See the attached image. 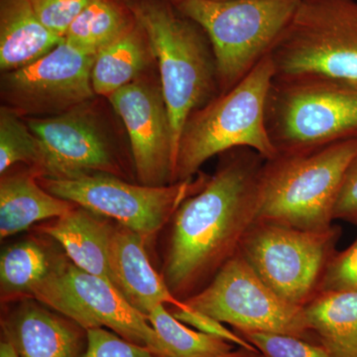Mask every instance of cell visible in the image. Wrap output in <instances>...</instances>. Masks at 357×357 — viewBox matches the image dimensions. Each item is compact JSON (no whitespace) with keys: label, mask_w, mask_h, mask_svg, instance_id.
Returning <instances> with one entry per match:
<instances>
[{"label":"cell","mask_w":357,"mask_h":357,"mask_svg":"<svg viewBox=\"0 0 357 357\" xmlns=\"http://www.w3.org/2000/svg\"><path fill=\"white\" fill-rule=\"evenodd\" d=\"M264 162L249 148L222 153L215 172L176 211L162 276L178 300L206 287L238 252L257 220Z\"/></svg>","instance_id":"obj_1"},{"label":"cell","mask_w":357,"mask_h":357,"mask_svg":"<svg viewBox=\"0 0 357 357\" xmlns=\"http://www.w3.org/2000/svg\"><path fill=\"white\" fill-rule=\"evenodd\" d=\"M128 1L151 42L177 157L188 119L220 95L213 47L203 28L168 0Z\"/></svg>","instance_id":"obj_2"},{"label":"cell","mask_w":357,"mask_h":357,"mask_svg":"<svg viewBox=\"0 0 357 357\" xmlns=\"http://www.w3.org/2000/svg\"><path fill=\"white\" fill-rule=\"evenodd\" d=\"M356 156L357 138H354L265 160L256 222L304 230L331 229L342 181Z\"/></svg>","instance_id":"obj_3"},{"label":"cell","mask_w":357,"mask_h":357,"mask_svg":"<svg viewBox=\"0 0 357 357\" xmlns=\"http://www.w3.org/2000/svg\"><path fill=\"white\" fill-rule=\"evenodd\" d=\"M274 76L269 55L236 86L188 119L178 141L174 182L195 177L208 160L236 148L255 150L265 160L278 155L265 121L268 91Z\"/></svg>","instance_id":"obj_4"},{"label":"cell","mask_w":357,"mask_h":357,"mask_svg":"<svg viewBox=\"0 0 357 357\" xmlns=\"http://www.w3.org/2000/svg\"><path fill=\"white\" fill-rule=\"evenodd\" d=\"M265 121L280 155L357 138V86L316 77H274Z\"/></svg>","instance_id":"obj_5"},{"label":"cell","mask_w":357,"mask_h":357,"mask_svg":"<svg viewBox=\"0 0 357 357\" xmlns=\"http://www.w3.org/2000/svg\"><path fill=\"white\" fill-rule=\"evenodd\" d=\"M301 0H183L174 4L210 39L218 91L227 93L271 54Z\"/></svg>","instance_id":"obj_6"},{"label":"cell","mask_w":357,"mask_h":357,"mask_svg":"<svg viewBox=\"0 0 357 357\" xmlns=\"http://www.w3.org/2000/svg\"><path fill=\"white\" fill-rule=\"evenodd\" d=\"M270 57L274 77H324L357 86L356 0H301Z\"/></svg>","instance_id":"obj_7"},{"label":"cell","mask_w":357,"mask_h":357,"mask_svg":"<svg viewBox=\"0 0 357 357\" xmlns=\"http://www.w3.org/2000/svg\"><path fill=\"white\" fill-rule=\"evenodd\" d=\"M46 150L39 178H72L100 173L126 178V128L107 98L96 96L64 114L25 119Z\"/></svg>","instance_id":"obj_8"},{"label":"cell","mask_w":357,"mask_h":357,"mask_svg":"<svg viewBox=\"0 0 357 357\" xmlns=\"http://www.w3.org/2000/svg\"><path fill=\"white\" fill-rule=\"evenodd\" d=\"M340 234L335 225L326 230H304L256 222L243 237L238 252L274 292L305 307L318 294Z\"/></svg>","instance_id":"obj_9"},{"label":"cell","mask_w":357,"mask_h":357,"mask_svg":"<svg viewBox=\"0 0 357 357\" xmlns=\"http://www.w3.org/2000/svg\"><path fill=\"white\" fill-rule=\"evenodd\" d=\"M208 178L199 174L161 187L133 184L126 178L100 173L38 181L54 196L114 220L148 241L172 220L178 206L201 190Z\"/></svg>","instance_id":"obj_10"},{"label":"cell","mask_w":357,"mask_h":357,"mask_svg":"<svg viewBox=\"0 0 357 357\" xmlns=\"http://www.w3.org/2000/svg\"><path fill=\"white\" fill-rule=\"evenodd\" d=\"M184 302L241 333H278L305 340L312 333L305 307L274 292L239 252L218 270L206 287Z\"/></svg>","instance_id":"obj_11"},{"label":"cell","mask_w":357,"mask_h":357,"mask_svg":"<svg viewBox=\"0 0 357 357\" xmlns=\"http://www.w3.org/2000/svg\"><path fill=\"white\" fill-rule=\"evenodd\" d=\"M32 299L67 317L84 330L109 328L133 344L164 357L158 335L146 316L126 299L112 282L79 269L59 256L49 276Z\"/></svg>","instance_id":"obj_12"},{"label":"cell","mask_w":357,"mask_h":357,"mask_svg":"<svg viewBox=\"0 0 357 357\" xmlns=\"http://www.w3.org/2000/svg\"><path fill=\"white\" fill-rule=\"evenodd\" d=\"M96 57L64 40L31 64L2 73L1 105L24 119L64 114L96 98L91 84Z\"/></svg>","instance_id":"obj_13"},{"label":"cell","mask_w":357,"mask_h":357,"mask_svg":"<svg viewBox=\"0 0 357 357\" xmlns=\"http://www.w3.org/2000/svg\"><path fill=\"white\" fill-rule=\"evenodd\" d=\"M107 98L128 134L138 183L152 187L174 184L176 149L157 68Z\"/></svg>","instance_id":"obj_14"},{"label":"cell","mask_w":357,"mask_h":357,"mask_svg":"<svg viewBox=\"0 0 357 357\" xmlns=\"http://www.w3.org/2000/svg\"><path fill=\"white\" fill-rule=\"evenodd\" d=\"M1 326L20 357H81L86 351V330L32 298L20 300Z\"/></svg>","instance_id":"obj_15"},{"label":"cell","mask_w":357,"mask_h":357,"mask_svg":"<svg viewBox=\"0 0 357 357\" xmlns=\"http://www.w3.org/2000/svg\"><path fill=\"white\" fill-rule=\"evenodd\" d=\"M147 241L137 232L114 225L109 244V265L115 287L137 311L146 316L158 305L185 307L173 295L165 279L152 267Z\"/></svg>","instance_id":"obj_16"},{"label":"cell","mask_w":357,"mask_h":357,"mask_svg":"<svg viewBox=\"0 0 357 357\" xmlns=\"http://www.w3.org/2000/svg\"><path fill=\"white\" fill-rule=\"evenodd\" d=\"M109 220L76 206L62 217L40 225L38 230L57 241L64 249L66 257L79 269L114 284L109 244L114 225Z\"/></svg>","instance_id":"obj_17"},{"label":"cell","mask_w":357,"mask_h":357,"mask_svg":"<svg viewBox=\"0 0 357 357\" xmlns=\"http://www.w3.org/2000/svg\"><path fill=\"white\" fill-rule=\"evenodd\" d=\"M2 174L0 180V237L20 234L35 223L62 217L76 204L54 196L40 185L30 167Z\"/></svg>","instance_id":"obj_18"},{"label":"cell","mask_w":357,"mask_h":357,"mask_svg":"<svg viewBox=\"0 0 357 357\" xmlns=\"http://www.w3.org/2000/svg\"><path fill=\"white\" fill-rule=\"evenodd\" d=\"M40 20L30 0H0V70L20 69L64 41Z\"/></svg>","instance_id":"obj_19"},{"label":"cell","mask_w":357,"mask_h":357,"mask_svg":"<svg viewBox=\"0 0 357 357\" xmlns=\"http://www.w3.org/2000/svg\"><path fill=\"white\" fill-rule=\"evenodd\" d=\"M157 68L151 42L139 22L96 55L91 84L96 96L109 98Z\"/></svg>","instance_id":"obj_20"},{"label":"cell","mask_w":357,"mask_h":357,"mask_svg":"<svg viewBox=\"0 0 357 357\" xmlns=\"http://www.w3.org/2000/svg\"><path fill=\"white\" fill-rule=\"evenodd\" d=\"M312 333L332 357H357V293H319L305 306Z\"/></svg>","instance_id":"obj_21"},{"label":"cell","mask_w":357,"mask_h":357,"mask_svg":"<svg viewBox=\"0 0 357 357\" xmlns=\"http://www.w3.org/2000/svg\"><path fill=\"white\" fill-rule=\"evenodd\" d=\"M59 256L43 241L29 238L14 243L0 256V291L2 303L32 298L51 273Z\"/></svg>","instance_id":"obj_22"},{"label":"cell","mask_w":357,"mask_h":357,"mask_svg":"<svg viewBox=\"0 0 357 357\" xmlns=\"http://www.w3.org/2000/svg\"><path fill=\"white\" fill-rule=\"evenodd\" d=\"M137 23L128 0H93L65 34L67 43L98 55Z\"/></svg>","instance_id":"obj_23"},{"label":"cell","mask_w":357,"mask_h":357,"mask_svg":"<svg viewBox=\"0 0 357 357\" xmlns=\"http://www.w3.org/2000/svg\"><path fill=\"white\" fill-rule=\"evenodd\" d=\"M147 319L158 335L164 357H218L234 351V345L192 330L158 305Z\"/></svg>","instance_id":"obj_24"},{"label":"cell","mask_w":357,"mask_h":357,"mask_svg":"<svg viewBox=\"0 0 357 357\" xmlns=\"http://www.w3.org/2000/svg\"><path fill=\"white\" fill-rule=\"evenodd\" d=\"M46 150L28 126L24 117L1 105L0 107V174L22 164L41 177Z\"/></svg>","instance_id":"obj_25"},{"label":"cell","mask_w":357,"mask_h":357,"mask_svg":"<svg viewBox=\"0 0 357 357\" xmlns=\"http://www.w3.org/2000/svg\"><path fill=\"white\" fill-rule=\"evenodd\" d=\"M251 342L261 357H332L323 345L314 344L305 338L278 333H241Z\"/></svg>","instance_id":"obj_26"},{"label":"cell","mask_w":357,"mask_h":357,"mask_svg":"<svg viewBox=\"0 0 357 357\" xmlns=\"http://www.w3.org/2000/svg\"><path fill=\"white\" fill-rule=\"evenodd\" d=\"M86 351L81 357H160L148 347L128 342L105 328L86 331Z\"/></svg>","instance_id":"obj_27"},{"label":"cell","mask_w":357,"mask_h":357,"mask_svg":"<svg viewBox=\"0 0 357 357\" xmlns=\"http://www.w3.org/2000/svg\"><path fill=\"white\" fill-rule=\"evenodd\" d=\"M325 292L357 293V238L326 265L318 294Z\"/></svg>","instance_id":"obj_28"},{"label":"cell","mask_w":357,"mask_h":357,"mask_svg":"<svg viewBox=\"0 0 357 357\" xmlns=\"http://www.w3.org/2000/svg\"><path fill=\"white\" fill-rule=\"evenodd\" d=\"M171 312L178 321H182L185 325L192 326L199 333L225 340V342L234 344V347L259 354L255 345L249 342L243 335H237L236 333L232 332L227 326H225L222 321L211 318L204 312L196 311L188 306L187 304L183 307H174V311Z\"/></svg>","instance_id":"obj_29"},{"label":"cell","mask_w":357,"mask_h":357,"mask_svg":"<svg viewBox=\"0 0 357 357\" xmlns=\"http://www.w3.org/2000/svg\"><path fill=\"white\" fill-rule=\"evenodd\" d=\"M93 0H30L40 20L52 31L65 37L70 23Z\"/></svg>","instance_id":"obj_30"},{"label":"cell","mask_w":357,"mask_h":357,"mask_svg":"<svg viewBox=\"0 0 357 357\" xmlns=\"http://www.w3.org/2000/svg\"><path fill=\"white\" fill-rule=\"evenodd\" d=\"M333 217L357 225V156L345 173Z\"/></svg>","instance_id":"obj_31"},{"label":"cell","mask_w":357,"mask_h":357,"mask_svg":"<svg viewBox=\"0 0 357 357\" xmlns=\"http://www.w3.org/2000/svg\"><path fill=\"white\" fill-rule=\"evenodd\" d=\"M260 354H257V352H253L250 351H248V349H238L236 351H231L227 352V354H223V356H218V357H260Z\"/></svg>","instance_id":"obj_32"},{"label":"cell","mask_w":357,"mask_h":357,"mask_svg":"<svg viewBox=\"0 0 357 357\" xmlns=\"http://www.w3.org/2000/svg\"><path fill=\"white\" fill-rule=\"evenodd\" d=\"M0 357H20L10 342L2 340L0 344Z\"/></svg>","instance_id":"obj_33"},{"label":"cell","mask_w":357,"mask_h":357,"mask_svg":"<svg viewBox=\"0 0 357 357\" xmlns=\"http://www.w3.org/2000/svg\"><path fill=\"white\" fill-rule=\"evenodd\" d=\"M168 1H170L171 3L173 4H177L178 2L183 1V0H168Z\"/></svg>","instance_id":"obj_34"},{"label":"cell","mask_w":357,"mask_h":357,"mask_svg":"<svg viewBox=\"0 0 357 357\" xmlns=\"http://www.w3.org/2000/svg\"><path fill=\"white\" fill-rule=\"evenodd\" d=\"M217 1H220V0H217Z\"/></svg>","instance_id":"obj_35"},{"label":"cell","mask_w":357,"mask_h":357,"mask_svg":"<svg viewBox=\"0 0 357 357\" xmlns=\"http://www.w3.org/2000/svg\"><path fill=\"white\" fill-rule=\"evenodd\" d=\"M260 357H261V356H260Z\"/></svg>","instance_id":"obj_36"}]
</instances>
